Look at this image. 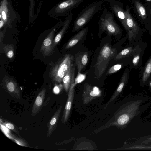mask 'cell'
Masks as SVG:
<instances>
[{
    "label": "cell",
    "mask_w": 151,
    "mask_h": 151,
    "mask_svg": "<svg viewBox=\"0 0 151 151\" xmlns=\"http://www.w3.org/2000/svg\"><path fill=\"white\" fill-rule=\"evenodd\" d=\"M142 97H131L130 100L120 106L112 118L95 132H99L111 126L121 130L126 128L132 120L140 113L142 104L146 99L142 98Z\"/></svg>",
    "instance_id": "6da1fadb"
},
{
    "label": "cell",
    "mask_w": 151,
    "mask_h": 151,
    "mask_svg": "<svg viewBox=\"0 0 151 151\" xmlns=\"http://www.w3.org/2000/svg\"><path fill=\"white\" fill-rule=\"evenodd\" d=\"M99 33L106 32L109 35L120 37L122 31L114 19L113 13L104 8L98 21Z\"/></svg>",
    "instance_id": "7a4b0ae2"
},
{
    "label": "cell",
    "mask_w": 151,
    "mask_h": 151,
    "mask_svg": "<svg viewBox=\"0 0 151 151\" xmlns=\"http://www.w3.org/2000/svg\"><path fill=\"white\" fill-rule=\"evenodd\" d=\"M118 53L117 50L111 47L108 43L104 45L99 52L96 63L93 66L96 77L99 78L102 75L110 61L114 59Z\"/></svg>",
    "instance_id": "3957f363"
},
{
    "label": "cell",
    "mask_w": 151,
    "mask_h": 151,
    "mask_svg": "<svg viewBox=\"0 0 151 151\" xmlns=\"http://www.w3.org/2000/svg\"><path fill=\"white\" fill-rule=\"evenodd\" d=\"M104 1L102 0L93 2L83 9L74 22L72 32L78 31L83 27L99 11Z\"/></svg>",
    "instance_id": "277c9868"
},
{
    "label": "cell",
    "mask_w": 151,
    "mask_h": 151,
    "mask_svg": "<svg viewBox=\"0 0 151 151\" xmlns=\"http://www.w3.org/2000/svg\"><path fill=\"white\" fill-rule=\"evenodd\" d=\"M73 60L72 55L66 54L52 67L49 75L53 81L57 83L63 81L64 76L73 64Z\"/></svg>",
    "instance_id": "5b68a950"
},
{
    "label": "cell",
    "mask_w": 151,
    "mask_h": 151,
    "mask_svg": "<svg viewBox=\"0 0 151 151\" xmlns=\"http://www.w3.org/2000/svg\"><path fill=\"white\" fill-rule=\"evenodd\" d=\"M125 12L127 27V38L130 44H134L135 41L141 40L143 31L135 22L127 7Z\"/></svg>",
    "instance_id": "8992f818"
},
{
    "label": "cell",
    "mask_w": 151,
    "mask_h": 151,
    "mask_svg": "<svg viewBox=\"0 0 151 151\" xmlns=\"http://www.w3.org/2000/svg\"><path fill=\"white\" fill-rule=\"evenodd\" d=\"M85 0H64L58 3L50 11L52 16L67 15Z\"/></svg>",
    "instance_id": "52a82bcc"
},
{
    "label": "cell",
    "mask_w": 151,
    "mask_h": 151,
    "mask_svg": "<svg viewBox=\"0 0 151 151\" xmlns=\"http://www.w3.org/2000/svg\"><path fill=\"white\" fill-rule=\"evenodd\" d=\"M147 45L146 42L141 40L134 42L131 55L132 60L129 65L131 69L138 70L142 66V57Z\"/></svg>",
    "instance_id": "ba28073f"
},
{
    "label": "cell",
    "mask_w": 151,
    "mask_h": 151,
    "mask_svg": "<svg viewBox=\"0 0 151 151\" xmlns=\"http://www.w3.org/2000/svg\"><path fill=\"white\" fill-rule=\"evenodd\" d=\"M75 66L73 65L71 82L68 92L67 101L61 119V122L63 123H66L69 118L74 97L75 87L76 84L75 81Z\"/></svg>",
    "instance_id": "9c48e42d"
},
{
    "label": "cell",
    "mask_w": 151,
    "mask_h": 151,
    "mask_svg": "<svg viewBox=\"0 0 151 151\" xmlns=\"http://www.w3.org/2000/svg\"><path fill=\"white\" fill-rule=\"evenodd\" d=\"M63 22H60L56 24L43 40L41 46L40 51L44 57L48 56L53 53L55 47L53 46V37L57 28L62 26Z\"/></svg>",
    "instance_id": "30bf717a"
},
{
    "label": "cell",
    "mask_w": 151,
    "mask_h": 151,
    "mask_svg": "<svg viewBox=\"0 0 151 151\" xmlns=\"http://www.w3.org/2000/svg\"><path fill=\"white\" fill-rule=\"evenodd\" d=\"M1 84L4 90L11 96L18 99L20 98L19 88L16 81L13 78L5 75L1 80Z\"/></svg>",
    "instance_id": "8fae6325"
},
{
    "label": "cell",
    "mask_w": 151,
    "mask_h": 151,
    "mask_svg": "<svg viewBox=\"0 0 151 151\" xmlns=\"http://www.w3.org/2000/svg\"><path fill=\"white\" fill-rule=\"evenodd\" d=\"M101 92L98 87L85 83L82 93V101L84 105L88 104L92 101L99 97Z\"/></svg>",
    "instance_id": "7c38bea8"
},
{
    "label": "cell",
    "mask_w": 151,
    "mask_h": 151,
    "mask_svg": "<svg viewBox=\"0 0 151 151\" xmlns=\"http://www.w3.org/2000/svg\"><path fill=\"white\" fill-rule=\"evenodd\" d=\"M12 8L9 0H1L0 3V18L5 28L11 27Z\"/></svg>",
    "instance_id": "4fadbf2b"
},
{
    "label": "cell",
    "mask_w": 151,
    "mask_h": 151,
    "mask_svg": "<svg viewBox=\"0 0 151 151\" xmlns=\"http://www.w3.org/2000/svg\"><path fill=\"white\" fill-rule=\"evenodd\" d=\"M109 6L116 17L121 22L124 29H127L126 16L124 11L119 3L116 0H106Z\"/></svg>",
    "instance_id": "5bb4252c"
},
{
    "label": "cell",
    "mask_w": 151,
    "mask_h": 151,
    "mask_svg": "<svg viewBox=\"0 0 151 151\" xmlns=\"http://www.w3.org/2000/svg\"><path fill=\"white\" fill-rule=\"evenodd\" d=\"M131 68H127L122 74L118 87L109 100L106 103L104 108L106 109L110 104L122 92L128 80L130 75Z\"/></svg>",
    "instance_id": "9a60e30c"
},
{
    "label": "cell",
    "mask_w": 151,
    "mask_h": 151,
    "mask_svg": "<svg viewBox=\"0 0 151 151\" xmlns=\"http://www.w3.org/2000/svg\"><path fill=\"white\" fill-rule=\"evenodd\" d=\"M139 74V83L143 87L147 85L151 80V55L144 66L138 69Z\"/></svg>",
    "instance_id": "2e32d148"
},
{
    "label": "cell",
    "mask_w": 151,
    "mask_h": 151,
    "mask_svg": "<svg viewBox=\"0 0 151 151\" xmlns=\"http://www.w3.org/2000/svg\"><path fill=\"white\" fill-rule=\"evenodd\" d=\"M46 91V89L44 88L38 94L32 108L31 114L32 116L33 117L36 115L42 108Z\"/></svg>",
    "instance_id": "e0dca14e"
},
{
    "label": "cell",
    "mask_w": 151,
    "mask_h": 151,
    "mask_svg": "<svg viewBox=\"0 0 151 151\" xmlns=\"http://www.w3.org/2000/svg\"><path fill=\"white\" fill-rule=\"evenodd\" d=\"M73 16L70 14L67 16L63 21L62 27L59 32L55 36L53 40V46L54 47L60 42L64 35L69 27L72 20Z\"/></svg>",
    "instance_id": "ac0fdd59"
},
{
    "label": "cell",
    "mask_w": 151,
    "mask_h": 151,
    "mask_svg": "<svg viewBox=\"0 0 151 151\" xmlns=\"http://www.w3.org/2000/svg\"><path fill=\"white\" fill-rule=\"evenodd\" d=\"M88 60V53L86 52H79L75 54V62L77 67L78 73H80L85 67Z\"/></svg>",
    "instance_id": "d6986e66"
},
{
    "label": "cell",
    "mask_w": 151,
    "mask_h": 151,
    "mask_svg": "<svg viewBox=\"0 0 151 151\" xmlns=\"http://www.w3.org/2000/svg\"><path fill=\"white\" fill-rule=\"evenodd\" d=\"M62 108L61 106L53 115L49 120L47 124V136H50L56 128L57 123L60 116Z\"/></svg>",
    "instance_id": "ffe728a7"
},
{
    "label": "cell",
    "mask_w": 151,
    "mask_h": 151,
    "mask_svg": "<svg viewBox=\"0 0 151 151\" xmlns=\"http://www.w3.org/2000/svg\"><path fill=\"white\" fill-rule=\"evenodd\" d=\"M89 29L88 27L84 28L72 37L65 45L64 49L68 50L75 45L87 34Z\"/></svg>",
    "instance_id": "44dd1931"
},
{
    "label": "cell",
    "mask_w": 151,
    "mask_h": 151,
    "mask_svg": "<svg viewBox=\"0 0 151 151\" xmlns=\"http://www.w3.org/2000/svg\"><path fill=\"white\" fill-rule=\"evenodd\" d=\"M134 44H131L118 53L113 59L115 61H119L124 58L131 56L133 51Z\"/></svg>",
    "instance_id": "7402d4cb"
},
{
    "label": "cell",
    "mask_w": 151,
    "mask_h": 151,
    "mask_svg": "<svg viewBox=\"0 0 151 151\" xmlns=\"http://www.w3.org/2000/svg\"><path fill=\"white\" fill-rule=\"evenodd\" d=\"M73 64L70 67L63 81V87L66 93L69 91L72 76Z\"/></svg>",
    "instance_id": "603a6c76"
},
{
    "label": "cell",
    "mask_w": 151,
    "mask_h": 151,
    "mask_svg": "<svg viewBox=\"0 0 151 151\" xmlns=\"http://www.w3.org/2000/svg\"><path fill=\"white\" fill-rule=\"evenodd\" d=\"M2 49L8 58L12 59L14 57V49L13 45H4Z\"/></svg>",
    "instance_id": "cb8c5ba5"
},
{
    "label": "cell",
    "mask_w": 151,
    "mask_h": 151,
    "mask_svg": "<svg viewBox=\"0 0 151 151\" xmlns=\"http://www.w3.org/2000/svg\"><path fill=\"white\" fill-rule=\"evenodd\" d=\"M135 5L139 16L143 19H145L146 17V13L144 7L139 1H136Z\"/></svg>",
    "instance_id": "d4e9b609"
},
{
    "label": "cell",
    "mask_w": 151,
    "mask_h": 151,
    "mask_svg": "<svg viewBox=\"0 0 151 151\" xmlns=\"http://www.w3.org/2000/svg\"><path fill=\"white\" fill-rule=\"evenodd\" d=\"M4 124L7 128L12 130L14 132L17 134L19 136H20L19 132L17 130L14 126L12 123L7 122L4 123Z\"/></svg>",
    "instance_id": "484cf974"
},
{
    "label": "cell",
    "mask_w": 151,
    "mask_h": 151,
    "mask_svg": "<svg viewBox=\"0 0 151 151\" xmlns=\"http://www.w3.org/2000/svg\"><path fill=\"white\" fill-rule=\"evenodd\" d=\"M13 139L17 144L23 146L28 147L26 142L24 140L19 138L12 137Z\"/></svg>",
    "instance_id": "4316f807"
},
{
    "label": "cell",
    "mask_w": 151,
    "mask_h": 151,
    "mask_svg": "<svg viewBox=\"0 0 151 151\" xmlns=\"http://www.w3.org/2000/svg\"><path fill=\"white\" fill-rule=\"evenodd\" d=\"M6 31V28H4V30L1 31V30L0 32V51H1L2 47L4 45L3 43V40L4 38L5 33Z\"/></svg>",
    "instance_id": "83f0119b"
},
{
    "label": "cell",
    "mask_w": 151,
    "mask_h": 151,
    "mask_svg": "<svg viewBox=\"0 0 151 151\" xmlns=\"http://www.w3.org/2000/svg\"><path fill=\"white\" fill-rule=\"evenodd\" d=\"M34 0H30V6H29V15L30 17H33V10L34 6Z\"/></svg>",
    "instance_id": "f1b7e54d"
},
{
    "label": "cell",
    "mask_w": 151,
    "mask_h": 151,
    "mask_svg": "<svg viewBox=\"0 0 151 151\" xmlns=\"http://www.w3.org/2000/svg\"><path fill=\"white\" fill-rule=\"evenodd\" d=\"M151 142V137L147 138L146 139L142 141V143L143 144H147Z\"/></svg>",
    "instance_id": "f546056e"
},
{
    "label": "cell",
    "mask_w": 151,
    "mask_h": 151,
    "mask_svg": "<svg viewBox=\"0 0 151 151\" xmlns=\"http://www.w3.org/2000/svg\"><path fill=\"white\" fill-rule=\"evenodd\" d=\"M54 91L56 94H58L60 92V89L57 86H55L54 89Z\"/></svg>",
    "instance_id": "4dcf8cb0"
},
{
    "label": "cell",
    "mask_w": 151,
    "mask_h": 151,
    "mask_svg": "<svg viewBox=\"0 0 151 151\" xmlns=\"http://www.w3.org/2000/svg\"><path fill=\"white\" fill-rule=\"evenodd\" d=\"M147 85H148L149 90L151 92V80L149 81Z\"/></svg>",
    "instance_id": "1f68e13d"
},
{
    "label": "cell",
    "mask_w": 151,
    "mask_h": 151,
    "mask_svg": "<svg viewBox=\"0 0 151 151\" xmlns=\"http://www.w3.org/2000/svg\"><path fill=\"white\" fill-rule=\"evenodd\" d=\"M151 116V112L150 113V114L148 115V116L150 117Z\"/></svg>",
    "instance_id": "d6a6232c"
},
{
    "label": "cell",
    "mask_w": 151,
    "mask_h": 151,
    "mask_svg": "<svg viewBox=\"0 0 151 151\" xmlns=\"http://www.w3.org/2000/svg\"><path fill=\"white\" fill-rule=\"evenodd\" d=\"M146 0L148 1H151V0Z\"/></svg>",
    "instance_id": "836d02e7"
}]
</instances>
